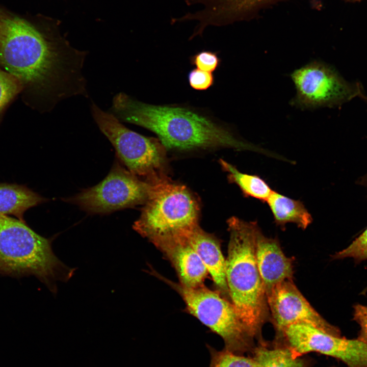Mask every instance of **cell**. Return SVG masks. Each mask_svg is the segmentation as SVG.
Instances as JSON below:
<instances>
[{
	"label": "cell",
	"mask_w": 367,
	"mask_h": 367,
	"mask_svg": "<svg viewBox=\"0 0 367 367\" xmlns=\"http://www.w3.org/2000/svg\"><path fill=\"white\" fill-rule=\"evenodd\" d=\"M134 229L149 241L179 234L198 225L199 206L184 186L173 183L165 176L152 181Z\"/></svg>",
	"instance_id": "5b68a950"
},
{
	"label": "cell",
	"mask_w": 367,
	"mask_h": 367,
	"mask_svg": "<svg viewBox=\"0 0 367 367\" xmlns=\"http://www.w3.org/2000/svg\"><path fill=\"white\" fill-rule=\"evenodd\" d=\"M91 113L99 129L115 148L117 156L128 170L152 181L163 176L165 147L159 140L141 135L126 127L113 114L92 103Z\"/></svg>",
	"instance_id": "52a82bcc"
},
{
	"label": "cell",
	"mask_w": 367,
	"mask_h": 367,
	"mask_svg": "<svg viewBox=\"0 0 367 367\" xmlns=\"http://www.w3.org/2000/svg\"><path fill=\"white\" fill-rule=\"evenodd\" d=\"M152 186L125 169L116 159L107 176L97 185L63 200L89 214L106 215L144 204Z\"/></svg>",
	"instance_id": "9c48e42d"
},
{
	"label": "cell",
	"mask_w": 367,
	"mask_h": 367,
	"mask_svg": "<svg viewBox=\"0 0 367 367\" xmlns=\"http://www.w3.org/2000/svg\"><path fill=\"white\" fill-rule=\"evenodd\" d=\"M344 1H345L346 2H349L355 3V2H359L362 0H344Z\"/></svg>",
	"instance_id": "4316f807"
},
{
	"label": "cell",
	"mask_w": 367,
	"mask_h": 367,
	"mask_svg": "<svg viewBox=\"0 0 367 367\" xmlns=\"http://www.w3.org/2000/svg\"><path fill=\"white\" fill-rule=\"evenodd\" d=\"M181 234L201 258L217 290L230 300L225 276V259L219 240L213 234L204 231L199 225Z\"/></svg>",
	"instance_id": "9a60e30c"
},
{
	"label": "cell",
	"mask_w": 367,
	"mask_h": 367,
	"mask_svg": "<svg viewBox=\"0 0 367 367\" xmlns=\"http://www.w3.org/2000/svg\"><path fill=\"white\" fill-rule=\"evenodd\" d=\"M86 54L47 37L27 20L0 8V67L48 110L85 92Z\"/></svg>",
	"instance_id": "6da1fadb"
},
{
	"label": "cell",
	"mask_w": 367,
	"mask_h": 367,
	"mask_svg": "<svg viewBox=\"0 0 367 367\" xmlns=\"http://www.w3.org/2000/svg\"><path fill=\"white\" fill-rule=\"evenodd\" d=\"M267 299L270 321L275 335L291 325L307 324L330 334L341 336L339 329L326 321L311 306L293 280L277 284L267 294Z\"/></svg>",
	"instance_id": "8fae6325"
},
{
	"label": "cell",
	"mask_w": 367,
	"mask_h": 367,
	"mask_svg": "<svg viewBox=\"0 0 367 367\" xmlns=\"http://www.w3.org/2000/svg\"><path fill=\"white\" fill-rule=\"evenodd\" d=\"M255 258L266 295L280 282L293 280V258L284 254L277 239L265 236L260 228L256 238Z\"/></svg>",
	"instance_id": "5bb4252c"
},
{
	"label": "cell",
	"mask_w": 367,
	"mask_h": 367,
	"mask_svg": "<svg viewBox=\"0 0 367 367\" xmlns=\"http://www.w3.org/2000/svg\"><path fill=\"white\" fill-rule=\"evenodd\" d=\"M353 319L360 327L357 338L367 344V306L356 305L354 308Z\"/></svg>",
	"instance_id": "d4e9b609"
},
{
	"label": "cell",
	"mask_w": 367,
	"mask_h": 367,
	"mask_svg": "<svg viewBox=\"0 0 367 367\" xmlns=\"http://www.w3.org/2000/svg\"><path fill=\"white\" fill-rule=\"evenodd\" d=\"M284 0H185L188 6L201 4L203 8L188 12V20H197L196 32L202 35L210 25L221 27L253 18L261 11Z\"/></svg>",
	"instance_id": "7c38bea8"
},
{
	"label": "cell",
	"mask_w": 367,
	"mask_h": 367,
	"mask_svg": "<svg viewBox=\"0 0 367 367\" xmlns=\"http://www.w3.org/2000/svg\"><path fill=\"white\" fill-rule=\"evenodd\" d=\"M190 62L200 70L213 72L220 65L221 59L216 52L203 50L191 57Z\"/></svg>",
	"instance_id": "603a6c76"
},
{
	"label": "cell",
	"mask_w": 367,
	"mask_h": 367,
	"mask_svg": "<svg viewBox=\"0 0 367 367\" xmlns=\"http://www.w3.org/2000/svg\"><path fill=\"white\" fill-rule=\"evenodd\" d=\"M229 240L225 276L229 298L240 319L257 343L264 340L262 328L270 321L266 293L255 258L256 221L235 217L227 221Z\"/></svg>",
	"instance_id": "3957f363"
},
{
	"label": "cell",
	"mask_w": 367,
	"mask_h": 367,
	"mask_svg": "<svg viewBox=\"0 0 367 367\" xmlns=\"http://www.w3.org/2000/svg\"><path fill=\"white\" fill-rule=\"evenodd\" d=\"M170 261L179 283L188 287L203 285L209 274L201 258L181 233L150 241Z\"/></svg>",
	"instance_id": "4fadbf2b"
},
{
	"label": "cell",
	"mask_w": 367,
	"mask_h": 367,
	"mask_svg": "<svg viewBox=\"0 0 367 367\" xmlns=\"http://www.w3.org/2000/svg\"><path fill=\"white\" fill-rule=\"evenodd\" d=\"M188 81L193 89L202 91L208 89L213 85L214 76L210 72L195 68L189 72Z\"/></svg>",
	"instance_id": "cb8c5ba5"
},
{
	"label": "cell",
	"mask_w": 367,
	"mask_h": 367,
	"mask_svg": "<svg viewBox=\"0 0 367 367\" xmlns=\"http://www.w3.org/2000/svg\"><path fill=\"white\" fill-rule=\"evenodd\" d=\"M284 337L297 356L317 352L339 360L348 367H367V344L358 338L335 336L307 324L288 326Z\"/></svg>",
	"instance_id": "30bf717a"
},
{
	"label": "cell",
	"mask_w": 367,
	"mask_h": 367,
	"mask_svg": "<svg viewBox=\"0 0 367 367\" xmlns=\"http://www.w3.org/2000/svg\"><path fill=\"white\" fill-rule=\"evenodd\" d=\"M211 355L209 367H259L252 355H238L223 349L218 351L206 345Z\"/></svg>",
	"instance_id": "ffe728a7"
},
{
	"label": "cell",
	"mask_w": 367,
	"mask_h": 367,
	"mask_svg": "<svg viewBox=\"0 0 367 367\" xmlns=\"http://www.w3.org/2000/svg\"><path fill=\"white\" fill-rule=\"evenodd\" d=\"M23 90L20 80L0 67V118L8 104Z\"/></svg>",
	"instance_id": "44dd1931"
},
{
	"label": "cell",
	"mask_w": 367,
	"mask_h": 367,
	"mask_svg": "<svg viewBox=\"0 0 367 367\" xmlns=\"http://www.w3.org/2000/svg\"><path fill=\"white\" fill-rule=\"evenodd\" d=\"M74 270L56 256L49 240L25 221L0 216V273L35 275L56 293V282L68 281Z\"/></svg>",
	"instance_id": "277c9868"
},
{
	"label": "cell",
	"mask_w": 367,
	"mask_h": 367,
	"mask_svg": "<svg viewBox=\"0 0 367 367\" xmlns=\"http://www.w3.org/2000/svg\"><path fill=\"white\" fill-rule=\"evenodd\" d=\"M219 161L228 173L229 180L238 185L244 196L267 201L273 190L264 179L257 175L242 173L222 159Z\"/></svg>",
	"instance_id": "d6986e66"
},
{
	"label": "cell",
	"mask_w": 367,
	"mask_h": 367,
	"mask_svg": "<svg viewBox=\"0 0 367 367\" xmlns=\"http://www.w3.org/2000/svg\"><path fill=\"white\" fill-rule=\"evenodd\" d=\"M47 200L25 186L0 184V216L13 215L24 221L27 210Z\"/></svg>",
	"instance_id": "2e32d148"
},
{
	"label": "cell",
	"mask_w": 367,
	"mask_h": 367,
	"mask_svg": "<svg viewBox=\"0 0 367 367\" xmlns=\"http://www.w3.org/2000/svg\"><path fill=\"white\" fill-rule=\"evenodd\" d=\"M272 213L274 223L284 228L289 223L305 229L312 222L310 214L302 202L283 195L273 190L266 201Z\"/></svg>",
	"instance_id": "e0dca14e"
},
{
	"label": "cell",
	"mask_w": 367,
	"mask_h": 367,
	"mask_svg": "<svg viewBox=\"0 0 367 367\" xmlns=\"http://www.w3.org/2000/svg\"><path fill=\"white\" fill-rule=\"evenodd\" d=\"M291 77L296 89L291 104L303 110L337 108L365 93L361 82L346 80L334 67L321 61L295 70Z\"/></svg>",
	"instance_id": "ba28073f"
},
{
	"label": "cell",
	"mask_w": 367,
	"mask_h": 367,
	"mask_svg": "<svg viewBox=\"0 0 367 367\" xmlns=\"http://www.w3.org/2000/svg\"><path fill=\"white\" fill-rule=\"evenodd\" d=\"M359 99H360L367 105V95L366 94L365 92L361 95Z\"/></svg>",
	"instance_id": "484cf974"
},
{
	"label": "cell",
	"mask_w": 367,
	"mask_h": 367,
	"mask_svg": "<svg viewBox=\"0 0 367 367\" xmlns=\"http://www.w3.org/2000/svg\"><path fill=\"white\" fill-rule=\"evenodd\" d=\"M335 259L351 257L357 260L367 259V228L349 246L333 255Z\"/></svg>",
	"instance_id": "7402d4cb"
},
{
	"label": "cell",
	"mask_w": 367,
	"mask_h": 367,
	"mask_svg": "<svg viewBox=\"0 0 367 367\" xmlns=\"http://www.w3.org/2000/svg\"><path fill=\"white\" fill-rule=\"evenodd\" d=\"M251 355L259 367H308V362L296 355L284 344L266 340L257 344Z\"/></svg>",
	"instance_id": "ac0fdd59"
},
{
	"label": "cell",
	"mask_w": 367,
	"mask_h": 367,
	"mask_svg": "<svg viewBox=\"0 0 367 367\" xmlns=\"http://www.w3.org/2000/svg\"><path fill=\"white\" fill-rule=\"evenodd\" d=\"M110 112L121 122L134 124L153 132L166 148L227 147L265 152L264 149L236 137L227 128L187 108L145 103L122 92L114 96Z\"/></svg>",
	"instance_id": "7a4b0ae2"
},
{
	"label": "cell",
	"mask_w": 367,
	"mask_h": 367,
	"mask_svg": "<svg viewBox=\"0 0 367 367\" xmlns=\"http://www.w3.org/2000/svg\"><path fill=\"white\" fill-rule=\"evenodd\" d=\"M181 296L188 312L223 339L225 347L238 355H251L257 345L231 301L204 285L188 287L158 275Z\"/></svg>",
	"instance_id": "8992f818"
}]
</instances>
